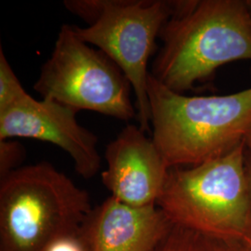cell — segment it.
Here are the masks:
<instances>
[{"label":"cell","mask_w":251,"mask_h":251,"mask_svg":"<svg viewBox=\"0 0 251 251\" xmlns=\"http://www.w3.org/2000/svg\"><path fill=\"white\" fill-rule=\"evenodd\" d=\"M246 142L190 169L171 168L156 205L174 225L218 237H251Z\"/></svg>","instance_id":"4"},{"label":"cell","mask_w":251,"mask_h":251,"mask_svg":"<svg viewBox=\"0 0 251 251\" xmlns=\"http://www.w3.org/2000/svg\"><path fill=\"white\" fill-rule=\"evenodd\" d=\"M25 149L17 142H0V179L20 168L25 157Z\"/></svg>","instance_id":"12"},{"label":"cell","mask_w":251,"mask_h":251,"mask_svg":"<svg viewBox=\"0 0 251 251\" xmlns=\"http://www.w3.org/2000/svg\"><path fill=\"white\" fill-rule=\"evenodd\" d=\"M154 251H251V239L223 238L189 231L169 237Z\"/></svg>","instance_id":"10"},{"label":"cell","mask_w":251,"mask_h":251,"mask_svg":"<svg viewBox=\"0 0 251 251\" xmlns=\"http://www.w3.org/2000/svg\"><path fill=\"white\" fill-rule=\"evenodd\" d=\"M245 2H246V5H247V7H248L249 11H250V13H251V0H249V1H245Z\"/></svg>","instance_id":"15"},{"label":"cell","mask_w":251,"mask_h":251,"mask_svg":"<svg viewBox=\"0 0 251 251\" xmlns=\"http://www.w3.org/2000/svg\"><path fill=\"white\" fill-rule=\"evenodd\" d=\"M64 6L88 23L73 25L83 42L97 47L124 72L135 94L136 119L150 130L147 65L156 49L162 28L173 12L174 2L161 0H67Z\"/></svg>","instance_id":"5"},{"label":"cell","mask_w":251,"mask_h":251,"mask_svg":"<svg viewBox=\"0 0 251 251\" xmlns=\"http://www.w3.org/2000/svg\"><path fill=\"white\" fill-rule=\"evenodd\" d=\"M105 159L101 179L113 198L129 206L156 205L170 168L139 126H126L106 146Z\"/></svg>","instance_id":"8"},{"label":"cell","mask_w":251,"mask_h":251,"mask_svg":"<svg viewBox=\"0 0 251 251\" xmlns=\"http://www.w3.org/2000/svg\"><path fill=\"white\" fill-rule=\"evenodd\" d=\"M171 225L156 205L129 206L111 197L83 226L91 251H153Z\"/></svg>","instance_id":"9"},{"label":"cell","mask_w":251,"mask_h":251,"mask_svg":"<svg viewBox=\"0 0 251 251\" xmlns=\"http://www.w3.org/2000/svg\"><path fill=\"white\" fill-rule=\"evenodd\" d=\"M34 90L78 112L89 110L128 121L136 118L132 86L106 54L79 39L73 25H63L53 51L42 65Z\"/></svg>","instance_id":"6"},{"label":"cell","mask_w":251,"mask_h":251,"mask_svg":"<svg viewBox=\"0 0 251 251\" xmlns=\"http://www.w3.org/2000/svg\"><path fill=\"white\" fill-rule=\"evenodd\" d=\"M246 146L250 149V151L251 152V127L246 137Z\"/></svg>","instance_id":"13"},{"label":"cell","mask_w":251,"mask_h":251,"mask_svg":"<svg viewBox=\"0 0 251 251\" xmlns=\"http://www.w3.org/2000/svg\"><path fill=\"white\" fill-rule=\"evenodd\" d=\"M147 94L152 140L170 169L198 166L246 142L251 127V89L186 96L149 74Z\"/></svg>","instance_id":"2"},{"label":"cell","mask_w":251,"mask_h":251,"mask_svg":"<svg viewBox=\"0 0 251 251\" xmlns=\"http://www.w3.org/2000/svg\"><path fill=\"white\" fill-rule=\"evenodd\" d=\"M92 209L89 193L51 164L20 167L0 180V251H46Z\"/></svg>","instance_id":"3"},{"label":"cell","mask_w":251,"mask_h":251,"mask_svg":"<svg viewBox=\"0 0 251 251\" xmlns=\"http://www.w3.org/2000/svg\"><path fill=\"white\" fill-rule=\"evenodd\" d=\"M159 38L150 74L181 93L225 64L251 60V13L240 0L176 1Z\"/></svg>","instance_id":"1"},{"label":"cell","mask_w":251,"mask_h":251,"mask_svg":"<svg viewBox=\"0 0 251 251\" xmlns=\"http://www.w3.org/2000/svg\"><path fill=\"white\" fill-rule=\"evenodd\" d=\"M77 113L53 100H37L25 92L0 112V142L27 138L50 143L72 157L82 178L91 179L100 169L98 137L79 125Z\"/></svg>","instance_id":"7"},{"label":"cell","mask_w":251,"mask_h":251,"mask_svg":"<svg viewBox=\"0 0 251 251\" xmlns=\"http://www.w3.org/2000/svg\"><path fill=\"white\" fill-rule=\"evenodd\" d=\"M247 169H248V175H249V180H250V186H251V160L247 163Z\"/></svg>","instance_id":"14"},{"label":"cell","mask_w":251,"mask_h":251,"mask_svg":"<svg viewBox=\"0 0 251 251\" xmlns=\"http://www.w3.org/2000/svg\"><path fill=\"white\" fill-rule=\"evenodd\" d=\"M26 91L0 48V112L12 105Z\"/></svg>","instance_id":"11"}]
</instances>
